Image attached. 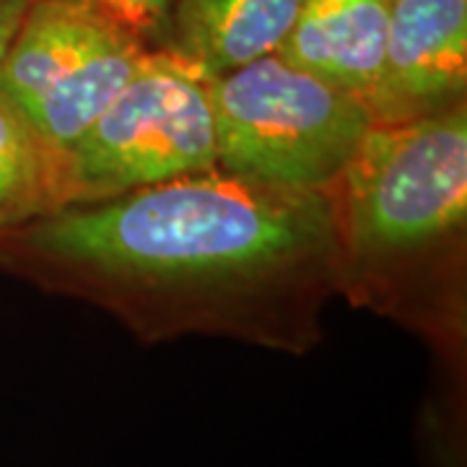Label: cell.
Instances as JSON below:
<instances>
[{
	"label": "cell",
	"instance_id": "obj_4",
	"mask_svg": "<svg viewBox=\"0 0 467 467\" xmlns=\"http://www.w3.org/2000/svg\"><path fill=\"white\" fill-rule=\"evenodd\" d=\"M218 169L208 78L153 47L128 86L67 150V205Z\"/></svg>",
	"mask_w": 467,
	"mask_h": 467
},
{
	"label": "cell",
	"instance_id": "obj_1",
	"mask_svg": "<svg viewBox=\"0 0 467 467\" xmlns=\"http://www.w3.org/2000/svg\"><path fill=\"white\" fill-rule=\"evenodd\" d=\"M0 270L97 306L146 346L223 337L304 356L337 296L327 195L221 169L3 232Z\"/></svg>",
	"mask_w": 467,
	"mask_h": 467
},
{
	"label": "cell",
	"instance_id": "obj_8",
	"mask_svg": "<svg viewBox=\"0 0 467 467\" xmlns=\"http://www.w3.org/2000/svg\"><path fill=\"white\" fill-rule=\"evenodd\" d=\"M301 0H174L161 50L205 78L281 47Z\"/></svg>",
	"mask_w": 467,
	"mask_h": 467
},
{
	"label": "cell",
	"instance_id": "obj_9",
	"mask_svg": "<svg viewBox=\"0 0 467 467\" xmlns=\"http://www.w3.org/2000/svg\"><path fill=\"white\" fill-rule=\"evenodd\" d=\"M67 205V150L0 91V234Z\"/></svg>",
	"mask_w": 467,
	"mask_h": 467
},
{
	"label": "cell",
	"instance_id": "obj_12",
	"mask_svg": "<svg viewBox=\"0 0 467 467\" xmlns=\"http://www.w3.org/2000/svg\"><path fill=\"white\" fill-rule=\"evenodd\" d=\"M387 3H392V0H387Z\"/></svg>",
	"mask_w": 467,
	"mask_h": 467
},
{
	"label": "cell",
	"instance_id": "obj_2",
	"mask_svg": "<svg viewBox=\"0 0 467 467\" xmlns=\"http://www.w3.org/2000/svg\"><path fill=\"white\" fill-rule=\"evenodd\" d=\"M325 195L337 296L423 337L457 374L465 346L467 101L371 125Z\"/></svg>",
	"mask_w": 467,
	"mask_h": 467
},
{
	"label": "cell",
	"instance_id": "obj_3",
	"mask_svg": "<svg viewBox=\"0 0 467 467\" xmlns=\"http://www.w3.org/2000/svg\"><path fill=\"white\" fill-rule=\"evenodd\" d=\"M208 86L218 169L252 182L325 192L371 128L364 101L275 52Z\"/></svg>",
	"mask_w": 467,
	"mask_h": 467
},
{
	"label": "cell",
	"instance_id": "obj_11",
	"mask_svg": "<svg viewBox=\"0 0 467 467\" xmlns=\"http://www.w3.org/2000/svg\"><path fill=\"white\" fill-rule=\"evenodd\" d=\"M32 0H0V60L8 50L14 34H16L21 18L26 14Z\"/></svg>",
	"mask_w": 467,
	"mask_h": 467
},
{
	"label": "cell",
	"instance_id": "obj_7",
	"mask_svg": "<svg viewBox=\"0 0 467 467\" xmlns=\"http://www.w3.org/2000/svg\"><path fill=\"white\" fill-rule=\"evenodd\" d=\"M387 24V0H301L275 55L367 107L382 70Z\"/></svg>",
	"mask_w": 467,
	"mask_h": 467
},
{
	"label": "cell",
	"instance_id": "obj_10",
	"mask_svg": "<svg viewBox=\"0 0 467 467\" xmlns=\"http://www.w3.org/2000/svg\"><path fill=\"white\" fill-rule=\"evenodd\" d=\"M138 32L150 47H161L174 0H86Z\"/></svg>",
	"mask_w": 467,
	"mask_h": 467
},
{
	"label": "cell",
	"instance_id": "obj_6",
	"mask_svg": "<svg viewBox=\"0 0 467 467\" xmlns=\"http://www.w3.org/2000/svg\"><path fill=\"white\" fill-rule=\"evenodd\" d=\"M467 101V0H392L367 101L371 125H400Z\"/></svg>",
	"mask_w": 467,
	"mask_h": 467
},
{
	"label": "cell",
	"instance_id": "obj_5",
	"mask_svg": "<svg viewBox=\"0 0 467 467\" xmlns=\"http://www.w3.org/2000/svg\"><path fill=\"white\" fill-rule=\"evenodd\" d=\"M153 50L86 0H32L0 60V91L57 149L70 150Z\"/></svg>",
	"mask_w": 467,
	"mask_h": 467
}]
</instances>
